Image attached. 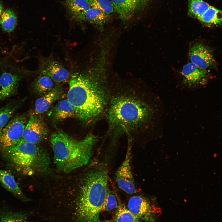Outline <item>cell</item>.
<instances>
[{"mask_svg": "<svg viewBox=\"0 0 222 222\" xmlns=\"http://www.w3.org/2000/svg\"><path fill=\"white\" fill-rule=\"evenodd\" d=\"M105 59L101 58L98 65L87 72L74 73L69 81L67 99L75 108L77 118L86 123L103 113L109 100Z\"/></svg>", "mask_w": 222, "mask_h": 222, "instance_id": "1", "label": "cell"}, {"mask_svg": "<svg viewBox=\"0 0 222 222\" xmlns=\"http://www.w3.org/2000/svg\"><path fill=\"white\" fill-rule=\"evenodd\" d=\"M107 113L109 126L117 134L139 129L153 118L151 107L134 91H119L111 97Z\"/></svg>", "mask_w": 222, "mask_h": 222, "instance_id": "2", "label": "cell"}, {"mask_svg": "<svg viewBox=\"0 0 222 222\" xmlns=\"http://www.w3.org/2000/svg\"><path fill=\"white\" fill-rule=\"evenodd\" d=\"M81 187L76 206L78 222H100L109 188L108 175L104 168L92 169L86 174Z\"/></svg>", "mask_w": 222, "mask_h": 222, "instance_id": "3", "label": "cell"}, {"mask_svg": "<svg viewBox=\"0 0 222 222\" xmlns=\"http://www.w3.org/2000/svg\"><path fill=\"white\" fill-rule=\"evenodd\" d=\"M97 140V137L94 135H89L80 140L62 131L55 132L50 141L54 163L57 170L68 173L88 164Z\"/></svg>", "mask_w": 222, "mask_h": 222, "instance_id": "4", "label": "cell"}, {"mask_svg": "<svg viewBox=\"0 0 222 222\" xmlns=\"http://www.w3.org/2000/svg\"><path fill=\"white\" fill-rule=\"evenodd\" d=\"M5 150L12 162L27 174L47 173L49 171V155L38 144L30 143L22 139Z\"/></svg>", "mask_w": 222, "mask_h": 222, "instance_id": "5", "label": "cell"}, {"mask_svg": "<svg viewBox=\"0 0 222 222\" xmlns=\"http://www.w3.org/2000/svg\"><path fill=\"white\" fill-rule=\"evenodd\" d=\"M27 122L25 114L17 115L11 119L0 132V146L5 150L19 142Z\"/></svg>", "mask_w": 222, "mask_h": 222, "instance_id": "6", "label": "cell"}, {"mask_svg": "<svg viewBox=\"0 0 222 222\" xmlns=\"http://www.w3.org/2000/svg\"><path fill=\"white\" fill-rule=\"evenodd\" d=\"M131 152L130 146L129 143L125 159L116 173V180L118 187L130 194L136 192L131 166Z\"/></svg>", "mask_w": 222, "mask_h": 222, "instance_id": "7", "label": "cell"}, {"mask_svg": "<svg viewBox=\"0 0 222 222\" xmlns=\"http://www.w3.org/2000/svg\"><path fill=\"white\" fill-rule=\"evenodd\" d=\"M48 134L47 128L42 119L37 115H31L24 128L22 139L38 144L46 138Z\"/></svg>", "mask_w": 222, "mask_h": 222, "instance_id": "8", "label": "cell"}, {"mask_svg": "<svg viewBox=\"0 0 222 222\" xmlns=\"http://www.w3.org/2000/svg\"><path fill=\"white\" fill-rule=\"evenodd\" d=\"M115 12L123 21H128L142 10L149 0H110Z\"/></svg>", "mask_w": 222, "mask_h": 222, "instance_id": "9", "label": "cell"}, {"mask_svg": "<svg viewBox=\"0 0 222 222\" xmlns=\"http://www.w3.org/2000/svg\"><path fill=\"white\" fill-rule=\"evenodd\" d=\"M191 62L204 70L211 67L215 63L212 52L207 47L200 43L194 44L189 52Z\"/></svg>", "mask_w": 222, "mask_h": 222, "instance_id": "10", "label": "cell"}, {"mask_svg": "<svg viewBox=\"0 0 222 222\" xmlns=\"http://www.w3.org/2000/svg\"><path fill=\"white\" fill-rule=\"evenodd\" d=\"M181 72L184 82L190 86L203 85L207 81L208 77L206 70L199 68L191 62L183 66Z\"/></svg>", "mask_w": 222, "mask_h": 222, "instance_id": "11", "label": "cell"}, {"mask_svg": "<svg viewBox=\"0 0 222 222\" xmlns=\"http://www.w3.org/2000/svg\"><path fill=\"white\" fill-rule=\"evenodd\" d=\"M127 206L128 209L137 219L147 220L153 212L148 200L141 196L131 197L128 201Z\"/></svg>", "mask_w": 222, "mask_h": 222, "instance_id": "12", "label": "cell"}, {"mask_svg": "<svg viewBox=\"0 0 222 222\" xmlns=\"http://www.w3.org/2000/svg\"><path fill=\"white\" fill-rule=\"evenodd\" d=\"M62 96V90L54 88L47 93L41 96L36 101L32 115H38L46 112L52 105Z\"/></svg>", "mask_w": 222, "mask_h": 222, "instance_id": "13", "label": "cell"}, {"mask_svg": "<svg viewBox=\"0 0 222 222\" xmlns=\"http://www.w3.org/2000/svg\"><path fill=\"white\" fill-rule=\"evenodd\" d=\"M0 182L6 190L25 201L29 199L23 193L13 175L8 171L0 169Z\"/></svg>", "mask_w": 222, "mask_h": 222, "instance_id": "14", "label": "cell"}, {"mask_svg": "<svg viewBox=\"0 0 222 222\" xmlns=\"http://www.w3.org/2000/svg\"><path fill=\"white\" fill-rule=\"evenodd\" d=\"M42 74L47 75L53 81L57 83L66 82L70 76L68 71L55 61L50 62L43 71Z\"/></svg>", "mask_w": 222, "mask_h": 222, "instance_id": "15", "label": "cell"}, {"mask_svg": "<svg viewBox=\"0 0 222 222\" xmlns=\"http://www.w3.org/2000/svg\"><path fill=\"white\" fill-rule=\"evenodd\" d=\"M21 78L18 75L6 72L2 74L0 77V86L4 99L15 93Z\"/></svg>", "mask_w": 222, "mask_h": 222, "instance_id": "16", "label": "cell"}, {"mask_svg": "<svg viewBox=\"0 0 222 222\" xmlns=\"http://www.w3.org/2000/svg\"><path fill=\"white\" fill-rule=\"evenodd\" d=\"M67 9L73 19L82 21L85 13L91 7L87 0H64Z\"/></svg>", "mask_w": 222, "mask_h": 222, "instance_id": "17", "label": "cell"}, {"mask_svg": "<svg viewBox=\"0 0 222 222\" xmlns=\"http://www.w3.org/2000/svg\"><path fill=\"white\" fill-rule=\"evenodd\" d=\"M77 116L75 108L67 99L60 101L55 109L54 117L57 120L61 121L69 118H77Z\"/></svg>", "mask_w": 222, "mask_h": 222, "instance_id": "18", "label": "cell"}, {"mask_svg": "<svg viewBox=\"0 0 222 222\" xmlns=\"http://www.w3.org/2000/svg\"><path fill=\"white\" fill-rule=\"evenodd\" d=\"M198 20L208 26L222 25V11L210 6Z\"/></svg>", "mask_w": 222, "mask_h": 222, "instance_id": "19", "label": "cell"}, {"mask_svg": "<svg viewBox=\"0 0 222 222\" xmlns=\"http://www.w3.org/2000/svg\"><path fill=\"white\" fill-rule=\"evenodd\" d=\"M109 16L101 10L91 7L84 15L81 21H85L101 28Z\"/></svg>", "mask_w": 222, "mask_h": 222, "instance_id": "20", "label": "cell"}, {"mask_svg": "<svg viewBox=\"0 0 222 222\" xmlns=\"http://www.w3.org/2000/svg\"><path fill=\"white\" fill-rule=\"evenodd\" d=\"M32 87L35 92L40 96L55 88L52 80L47 75L43 74L35 80L32 84Z\"/></svg>", "mask_w": 222, "mask_h": 222, "instance_id": "21", "label": "cell"}, {"mask_svg": "<svg viewBox=\"0 0 222 222\" xmlns=\"http://www.w3.org/2000/svg\"><path fill=\"white\" fill-rule=\"evenodd\" d=\"M17 24V17L12 10L7 9L3 12L0 15V24L4 31L9 33L12 32Z\"/></svg>", "mask_w": 222, "mask_h": 222, "instance_id": "22", "label": "cell"}, {"mask_svg": "<svg viewBox=\"0 0 222 222\" xmlns=\"http://www.w3.org/2000/svg\"><path fill=\"white\" fill-rule=\"evenodd\" d=\"M210 6L203 0H188V14L198 20Z\"/></svg>", "mask_w": 222, "mask_h": 222, "instance_id": "23", "label": "cell"}, {"mask_svg": "<svg viewBox=\"0 0 222 222\" xmlns=\"http://www.w3.org/2000/svg\"><path fill=\"white\" fill-rule=\"evenodd\" d=\"M18 106V104L11 101L0 109V132L7 124Z\"/></svg>", "mask_w": 222, "mask_h": 222, "instance_id": "24", "label": "cell"}, {"mask_svg": "<svg viewBox=\"0 0 222 222\" xmlns=\"http://www.w3.org/2000/svg\"><path fill=\"white\" fill-rule=\"evenodd\" d=\"M91 7L98 9L109 16L115 12L114 6L110 0H87Z\"/></svg>", "mask_w": 222, "mask_h": 222, "instance_id": "25", "label": "cell"}, {"mask_svg": "<svg viewBox=\"0 0 222 222\" xmlns=\"http://www.w3.org/2000/svg\"><path fill=\"white\" fill-rule=\"evenodd\" d=\"M137 219L125 206L122 204L118 207L115 218V222H134Z\"/></svg>", "mask_w": 222, "mask_h": 222, "instance_id": "26", "label": "cell"}, {"mask_svg": "<svg viewBox=\"0 0 222 222\" xmlns=\"http://www.w3.org/2000/svg\"><path fill=\"white\" fill-rule=\"evenodd\" d=\"M1 222H28L23 213L5 211L0 214Z\"/></svg>", "mask_w": 222, "mask_h": 222, "instance_id": "27", "label": "cell"}, {"mask_svg": "<svg viewBox=\"0 0 222 222\" xmlns=\"http://www.w3.org/2000/svg\"><path fill=\"white\" fill-rule=\"evenodd\" d=\"M118 207V201L116 196L111 192L108 189L104 209L110 211Z\"/></svg>", "mask_w": 222, "mask_h": 222, "instance_id": "28", "label": "cell"}, {"mask_svg": "<svg viewBox=\"0 0 222 222\" xmlns=\"http://www.w3.org/2000/svg\"><path fill=\"white\" fill-rule=\"evenodd\" d=\"M5 99L3 94L1 90H0V101Z\"/></svg>", "mask_w": 222, "mask_h": 222, "instance_id": "29", "label": "cell"}, {"mask_svg": "<svg viewBox=\"0 0 222 222\" xmlns=\"http://www.w3.org/2000/svg\"><path fill=\"white\" fill-rule=\"evenodd\" d=\"M3 7L2 4L0 2V16L1 15L2 13V11L3 10Z\"/></svg>", "mask_w": 222, "mask_h": 222, "instance_id": "30", "label": "cell"}, {"mask_svg": "<svg viewBox=\"0 0 222 222\" xmlns=\"http://www.w3.org/2000/svg\"><path fill=\"white\" fill-rule=\"evenodd\" d=\"M134 222H141V221H137V220H136V221H135Z\"/></svg>", "mask_w": 222, "mask_h": 222, "instance_id": "31", "label": "cell"}]
</instances>
